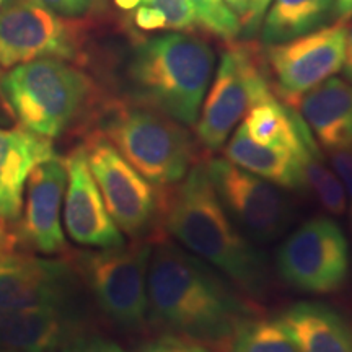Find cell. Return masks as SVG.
Listing matches in <instances>:
<instances>
[{"mask_svg": "<svg viewBox=\"0 0 352 352\" xmlns=\"http://www.w3.org/2000/svg\"><path fill=\"white\" fill-rule=\"evenodd\" d=\"M271 96L274 94L256 51L248 44H232L220 56L217 74L196 121L202 147L219 151L250 109Z\"/></svg>", "mask_w": 352, "mask_h": 352, "instance_id": "8", "label": "cell"}, {"mask_svg": "<svg viewBox=\"0 0 352 352\" xmlns=\"http://www.w3.org/2000/svg\"><path fill=\"white\" fill-rule=\"evenodd\" d=\"M134 21L140 30H145V32L166 28V19L164 13L158 10V8L151 6H140L138 10H135Z\"/></svg>", "mask_w": 352, "mask_h": 352, "instance_id": "31", "label": "cell"}, {"mask_svg": "<svg viewBox=\"0 0 352 352\" xmlns=\"http://www.w3.org/2000/svg\"><path fill=\"white\" fill-rule=\"evenodd\" d=\"M33 2L46 7L47 10L54 12L59 16L77 19L91 10L95 0H33Z\"/></svg>", "mask_w": 352, "mask_h": 352, "instance_id": "30", "label": "cell"}, {"mask_svg": "<svg viewBox=\"0 0 352 352\" xmlns=\"http://www.w3.org/2000/svg\"><path fill=\"white\" fill-rule=\"evenodd\" d=\"M19 245L20 241L15 232V226H12V223L6 222V220L0 217V259L15 253Z\"/></svg>", "mask_w": 352, "mask_h": 352, "instance_id": "33", "label": "cell"}, {"mask_svg": "<svg viewBox=\"0 0 352 352\" xmlns=\"http://www.w3.org/2000/svg\"><path fill=\"white\" fill-rule=\"evenodd\" d=\"M329 162H331L338 178L341 179L342 188L346 192L347 212L352 228V148H340V151L329 152Z\"/></svg>", "mask_w": 352, "mask_h": 352, "instance_id": "29", "label": "cell"}, {"mask_svg": "<svg viewBox=\"0 0 352 352\" xmlns=\"http://www.w3.org/2000/svg\"><path fill=\"white\" fill-rule=\"evenodd\" d=\"M346 34V20H340L314 33L267 46L266 63L285 104L294 107L300 96L340 72Z\"/></svg>", "mask_w": 352, "mask_h": 352, "instance_id": "12", "label": "cell"}, {"mask_svg": "<svg viewBox=\"0 0 352 352\" xmlns=\"http://www.w3.org/2000/svg\"><path fill=\"white\" fill-rule=\"evenodd\" d=\"M139 352H210L208 346L173 333H164L140 346Z\"/></svg>", "mask_w": 352, "mask_h": 352, "instance_id": "27", "label": "cell"}, {"mask_svg": "<svg viewBox=\"0 0 352 352\" xmlns=\"http://www.w3.org/2000/svg\"><path fill=\"white\" fill-rule=\"evenodd\" d=\"M165 228L176 243L245 294L263 300L271 290L267 256L233 222L210 183L204 164H195L186 176L165 195Z\"/></svg>", "mask_w": 352, "mask_h": 352, "instance_id": "2", "label": "cell"}, {"mask_svg": "<svg viewBox=\"0 0 352 352\" xmlns=\"http://www.w3.org/2000/svg\"><path fill=\"white\" fill-rule=\"evenodd\" d=\"M144 6L155 7L165 15L166 28L189 32L197 25L195 8L189 0H142Z\"/></svg>", "mask_w": 352, "mask_h": 352, "instance_id": "26", "label": "cell"}, {"mask_svg": "<svg viewBox=\"0 0 352 352\" xmlns=\"http://www.w3.org/2000/svg\"><path fill=\"white\" fill-rule=\"evenodd\" d=\"M342 70L349 83H352V25L347 28L346 34V50H344V63H342Z\"/></svg>", "mask_w": 352, "mask_h": 352, "instance_id": "35", "label": "cell"}, {"mask_svg": "<svg viewBox=\"0 0 352 352\" xmlns=\"http://www.w3.org/2000/svg\"><path fill=\"white\" fill-rule=\"evenodd\" d=\"M243 127L254 142L284 148L297 153L300 135L297 129V111L283 104L276 96L254 104L245 116Z\"/></svg>", "mask_w": 352, "mask_h": 352, "instance_id": "23", "label": "cell"}, {"mask_svg": "<svg viewBox=\"0 0 352 352\" xmlns=\"http://www.w3.org/2000/svg\"><path fill=\"white\" fill-rule=\"evenodd\" d=\"M338 13L336 0H272L263 19V43L279 44L324 28Z\"/></svg>", "mask_w": 352, "mask_h": 352, "instance_id": "21", "label": "cell"}, {"mask_svg": "<svg viewBox=\"0 0 352 352\" xmlns=\"http://www.w3.org/2000/svg\"><path fill=\"white\" fill-rule=\"evenodd\" d=\"M298 352H352V321L324 302H297L276 316Z\"/></svg>", "mask_w": 352, "mask_h": 352, "instance_id": "18", "label": "cell"}, {"mask_svg": "<svg viewBox=\"0 0 352 352\" xmlns=\"http://www.w3.org/2000/svg\"><path fill=\"white\" fill-rule=\"evenodd\" d=\"M272 0H250V13L248 19L245 20V23L241 25V28L245 30L246 34L256 33L258 28L263 23L264 15H266L267 8H270Z\"/></svg>", "mask_w": 352, "mask_h": 352, "instance_id": "32", "label": "cell"}, {"mask_svg": "<svg viewBox=\"0 0 352 352\" xmlns=\"http://www.w3.org/2000/svg\"><path fill=\"white\" fill-rule=\"evenodd\" d=\"M223 3L228 7L233 15L240 20V23L243 25L245 20L248 19L250 13V0H223Z\"/></svg>", "mask_w": 352, "mask_h": 352, "instance_id": "34", "label": "cell"}, {"mask_svg": "<svg viewBox=\"0 0 352 352\" xmlns=\"http://www.w3.org/2000/svg\"><path fill=\"white\" fill-rule=\"evenodd\" d=\"M54 153L52 140L20 124L0 126V217L6 222L12 226L19 222L30 173Z\"/></svg>", "mask_w": 352, "mask_h": 352, "instance_id": "16", "label": "cell"}, {"mask_svg": "<svg viewBox=\"0 0 352 352\" xmlns=\"http://www.w3.org/2000/svg\"><path fill=\"white\" fill-rule=\"evenodd\" d=\"M148 323L204 346H228L246 320L259 315L252 298L183 246L160 240L147 271Z\"/></svg>", "mask_w": 352, "mask_h": 352, "instance_id": "1", "label": "cell"}, {"mask_svg": "<svg viewBox=\"0 0 352 352\" xmlns=\"http://www.w3.org/2000/svg\"><path fill=\"white\" fill-rule=\"evenodd\" d=\"M195 8L197 23L209 33L232 41L241 33V23L223 0H189Z\"/></svg>", "mask_w": 352, "mask_h": 352, "instance_id": "25", "label": "cell"}, {"mask_svg": "<svg viewBox=\"0 0 352 352\" xmlns=\"http://www.w3.org/2000/svg\"><path fill=\"white\" fill-rule=\"evenodd\" d=\"M82 32L74 20L56 15L33 0L0 12V65L12 69L30 60L54 57L78 60Z\"/></svg>", "mask_w": 352, "mask_h": 352, "instance_id": "11", "label": "cell"}, {"mask_svg": "<svg viewBox=\"0 0 352 352\" xmlns=\"http://www.w3.org/2000/svg\"><path fill=\"white\" fill-rule=\"evenodd\" d=\"M2 3H3V0H0V7H2Z\"/></svg>", "mask_w": 352, "mask_h": 352, "instance_id": "39", "label": "cell"}, {"mask_svg": "<svg viewBox=\"0 0 352 352\" xmlns=\"http://www.w3.org/2000/svg\"><path fill=\"white\" fill-rule=\"evenodd\" d=\"M297 129L300 135V147L296 153L302 171L303 186L311 192L316 202L331 215H344L347 212L346 192L336 171L329 168L318 144L297 113Z\"/></svg>", "mask_w": 352, "mask_h": 352, "instance_id": "22", "label": "cell"}, {"mask_svg": "<svg viewBox=\"0 0 352 352\" xmlns=\"http://www.w3.org/2000/svg\"><path fill=\"white\" fill-rule=\"evenodd\" d=\"M228 352H298L292 338L277 318H253L243 321L228 342Z\"/></svg>", "mask_w": 352, "mask_h": 352, "instance_id": "24", "label": "cell"}, {"mask_svg": "<svg viewBox=\"0 0 352 352\" xmlns=\"http://www.w3.org/2000/svg\"><path fill=\"white\" fill-rule=\"evenodd\" d=\"M82 145L100 195L118 228L134 240L151 235L164 215L165 196H160L157 188L98 131L90 132Z\"/></svg>", "mask_w": 352, "mask_h": 352, "instance_id": "9", "label": "cell"}, {"mask_svg": "<svg viewBox=\"0 0 352 352\" xmlns=\"http://www.w3.org/2000/svg\"><path fill=\"white\" fill-rule=\"evenodd\" d=\"M336 8L341 20H347L352 15V0H336Z\"/></svg>", "mask_w": 352, "mask_h": 352, "instance_id": "36", "label": "cell"}, {"mask_svg": "<svg viewBox=\"0 0 352 352\" xmlns=\"http://www.w3.org/2000/svg\"><path fill=\"white\" fill-rule=\"evenodd\" d=\"M204 165L223 209L253 243H272L287 233L297 209L283 189L227 158L212 157Z\"/></svg>", "mask_w": 352, "mask_h": 352, "instance_id": "10", "label": "cell"}, {"mask_svg": "<svg viewBox=\"0 0 352 352\" xmlns=\"http://www.w3.org/2000/svg\"><path fill=\"white\" fill-rule=\"evenodd\" d=\"M114 3L122 10H134L142 3V0H114Z\"/></svg>", "mask_w": 352, "mask_h": 352, "instance_id": "37", "label": "cell"}, {"mask_svg": "<svg viewBox=\"0 0 352 352\" xmlns=\"http://www.w3.org/2000/svg\"><path fill=\"white\" fill-rule=\"evenodd\" d=\"M67 188L65 158L57 153L38 164L26 182L25 206L15 223L20 245L33 253L57 254L67 248L60 209Z\"/></svg>", "mask_w": 352, "mask_h": 352, "instance_id": "14", "label": "cell"}, {"mask_svg": "<svg viewBox=\"0 0 352 352\" xmlns=\"http://www.w3.org/2000/svg\"><path fill=\"white\" fill-rule=\"evenodd\" d=\"M153 243L131 245L76 254L74 267L107 318L124 331H142L148 324L147 271Z\"/></svg>", "mask_w": 352, "mask_h": 352, "instance_id": "6", "label": "cell"}, {"mask_svg": "<svg viewBox=\"0 0 352 352\" xmlns=\"http://www.w3.org/2000/svg\"><path fill=\"white\" fill-rule=\"evenodd\" d=\"M67 188H65L64 226L70 240L87 248H114L124 245L122 232L109 215L94 175L88 166L83 145L65 157Z\"/></svg>", "mask_w": 352, "mask_h": 352, "instance_id": "15", "label": "cell"}, {"mask_svg": "<svg viewBox=\"0 0 352 352\" xmlns=\"http://www.w3.org/2000/svg\"><path fill=\"white\" fill-rule=\"evenodd\" d=\"M0 352H16V351H10V349H0Z\"/></svg>", "mask_w": 352, "mask_h": 352, "instance_id": "38", "label": "cell"}, {"mask_svg": "<svg viewBox=\"0 0 352 352\" xmlns=\"http://www.w3.org/2000/svg\"><path fill=\"white\" fill-rule=\"evenodd\" d=\"M98 132L155 188L178 184L195 160V142L183 124L132 100L108 103Z\"/></svg>", "mask_w": 352, "mask_h": 352, "instance_id": "5", "label": "cell"}, {"mask_svg": "<svg viewBox=\"0 0 352 352\" xmlns=\"http://www.w3.org/2000/svg\"><path fill=\"white\" fill-rule=\"evenodd\" d=\"M276 271L287 287L310 296H329L346 287L351 250L346 233L331 217H311L276 252Z\"/></svg>", "mask_w": 352, "mask_h": 352, "instance_id": "7", "label": "cell"}, {"mask_svg": "<svg viewBox=\"0 0 352 352\" xmlns=\"http://www.w3.org/2000/svg\"><path fill=\"white\" fill-rule=\"evenodd\" d=\"M214 69V50L199 38L175 32L145 39L127 64L132 101L195 126Z\"/></svg>", "mask_w": 352, "mask_h": 352, "instance_id": "3", "label": "cell"}, {"mask_svg": "<svg viewBox=\"0 0 352 352\" xmlns=\"http://www.w3.org/2000/svg\"><path fill=\"white\" fill-rule=\"evenodd\" d=\"M63 352H126L120 344L100 336L95 333H87L80 329L69 338L60 346Z\"/></svg>", "mask_w": 352, "mask_h": 352, "instance_id": "28", "label": "cell"}, {"mask_svg": "<svg viewBox=\"0 0 352 352\" xmlns=\"http://www.w3.org/2000/svg\"><path fill=\"white\" fill-rule=\"evenodd\" d=\"M292 108L328 152L352 148V83L328 78L300 96Z\"/></svg>", "mask_w": 352, "mask_h": 352, "instance_id": "17", "label": "cell"}, {"mask_svg": "<svg viewBox=\"0 0 352 352\" xmlns=\"http://www.w3.org/2000/svg\"><path fill=\"white\" fill-rule=\"evenodd\" d=\"M227 160L250 173L290 191H305L296 153L254 142L241 124L226 147Z\"/></svg>", "mask_w": 352, "mask_h": 352, "instance_id": "20", "label": "cell"}, {"mask_svg": "<svg viewBox=\"0 0 352 352\" xmlns=\"http://www.w3.org/2000/svg\"><path fill=\"white\" fill-rule=\"evenodd\" d=\"M76 267L65 259L12 253L0 259V310L67 308Z\"/></svg>", "mask_w": 352, "mask_h": 352, "instance_id": "13", "label": "cell"}, {"mask_svg": "<svg viewBox=\"0 0 352 352\" xmlns=\"http://www.w3.org/2000/svg\"><path fill=\"white\" fill-rule=\"evenodd\" d=\"M0 96L21 127L52 140L65 134L90 108L95 83L67 60L43 57L3 74Z\"/></svg>", "mask_w": 352, "mask_h": 352, "instance_id": "4", "label": "cell"}, {"mask_svg": "<svg viewBox=\"0 0 352 352\" xmlns=\"http://www.w3.org/2000/svg\"><path fill=\"white\" fill-rule=\"evenodd\" d=\"M80 331L69 308L0 310V349L52 352Z\"/></svg>", "mask_w": 352, "mask_h": 352, "instance_id": "19", "label": "cell"}]
</instances>
